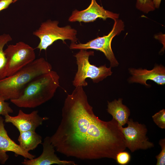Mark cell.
Instances as JSON below:
<instances>
[{"label":"cell","mask_w":165,"mask_h":165,"mask_svg":"<svg viewBox=\"0 0 165 165\" xmlns=\"http://www.w3.org/2000/svg\"><path fill=\"white\" fill-rule=\"evenodd\" d=\"M52 70L51 65L44 58L35 60L13 75L0 80V95L6 101L17 99L33 79Z\"/></svg>","instance_id":"3957f363"},{"label":"cell","mask_w":165,"mask_h":165,"mask_svg":"<svg viewBox=\"0 0 165 165\" xmlns=\"http://www.w3.org/2000/svg\"><path fill=\"white\" fill-rule=\"evenodd\" d=\"M122 101V99L119 98L111 102L108 101L107 109L108 112L118 123L119 127L127 123L130 113L129 109L123 104Z\"/></svg>","instance_id":"5bb4252c"},{"label":"cell","mask_w":165,"mask_h":165,"mask_svg":"<svg viewBox=\"0 0 165 165\" xmlns=\"http://www.w3.org/2000/svg\"><path fill=\"white\" fill-rule=\"evenodd\" d=\"M111 31L106 35L97 37L85 43L76 44L72 42L70 46L72 50H87L94 49L102 52L110 62L111 67L117 66L119 63L115 58L111 48V42L113 38L119 34L124 29V24L123 21L116 19Z\"/></svg>","instance_id":"8992f818"},{"label":"cell","mask_w":165,"mask_h":165,"mask_svg":"<svg viewBox=\"0 0 165 165\" xmlns=\"http://www.w3.org/2000/svg\"><path fill=\"white\" fill-rule=\"evenodd\" d=\"M155 8H159L160 6L162 0H152Z\"/></svg>","instance_id":"603a6c76"},{"label":"cell","mask_w":165,"mask_h":165,"mask_svg":"<svg viewBox=\"0 0 165 165\" xmlns=\"http://www.w3.org/2000/svg\"><path fill=\"white\" fill-rule=\"evenodd\" d=\"M4 52L7 60L6 77L13 75L35 58L34 49L22 42L8 46Z\"/></svg>","instance_id":"52a82bcc"},{"label":"cell","mask_w":165,"mask_h":165,"mask_svg":"<svg viewBox=\"0 0 165 165\" xmlns=\"http://www.w3.org/2000/svg\"><path fill=\"white\" fill-rule=\"evenodd\" d=\"M60 77L51 70L38 76L25 87L17 98L11 102L19 107L35 108L50 100L59 86Z\"/></svg>","instance_id":"7a4b0ae2"},{"label":"cell","mask_w":165,"mask_h":165,"mask_svg":"<svg viewBox=\"0 0 165 165\" xmlns=\"http://www.w3.org/2000/svg\"><path fill=\"white\" fill-rule=\"evenodd\" d=\"M59 22L50 20L41 24L39 28L33 32V35L40 40L37 48L40 51L46 50L47 48L58 40L64 42L65 40H69L72 42H76L77 31L70 25L59 27Z\"/></svg>","instance_id":"5b68a950"},{"label":"cell","mask_w":165,"mask_h":165,"mask_svg":"<svg viewBox=\"0 0 165 165\" xmlns=\"http://www.w3.org/2000/svg\"><path fill=\"white\" fill-rule=\"evenodd\" d=\"M159 144L161 148L160 153L156 156L157 160L156 165H165V139H161Z\"/></svg>","instance_id":"ffe728a7"},{"label":"cell","mask_w":165,"mask_h":165,"mask_svg":"<svg viewBox=\"0 0 165 165\" xmlns=\"http://www.w3.org/2000/svg\"><path fill=\"white\" fill-rule=\"evenodd\" d=\"M80 50L74 55L78 66L77 72L72 82L74 86H87L88 83L86 79L87 78H90L93 82L97 83L112 75L111 67L107 68L105 65L97 67L90 64L89 57L94 55V51Z\"/></svg>","instance_id":"277c9868"},{"label":"cell","mask_w":165,"mask_h":165,"mask_svg":"<svg viewBox=\"0 0 165 165\" xmlns=\"http://www.w3.org/2000/svg\"><path fill=\"white\" fill-rule=\"evenodd\" d=\"M119 14L105 10L99 5L96 0H91L89 6L81 11L76 9L72 12L68 19L70 22L78 21L87 23L93 22L97 19H102L104 20L110 18L114 20L119 18Z\"/></svg>","instance_id":"9c48e42d"},{"label":"cell","mask_w":165,"mask_h":165,"mask_svg":"<svg viewBox=\"0 0 165 165\" xmlns=\"http://www.w3.org/2000/svg\"><path fill=\"white\" fill-rule=\"evenodd\" d=\"M127 127H120L126 146L131 152L139 149H146L154 146L146 136L147 130L145 125L129 119Z\"/></svg>","instance_id":"ba28073f"},{"label":"cell","mask_w":165,"mask_h":165,"mask_svg":"<svg viewBox=\"0 0 165 165\" xmlns=\"http://www.w3.org/2000/svg\"><path fill=\"white\" fill-rule=\"evenodd\" d=\"M129 71L132 75L129 79L131 82L139 83L148 86L146 81L150 80L159 85L165 83V69L162 66H156L151 70L131 68Z\"/></svg>","instance_id":"4fadbf2b"},{"label":"cell","mask_w":165,"mask_h":165,"mask_svg":"<svg viewBox=\"0 0 165 165\" xmlns=\"http://www.w3.org/2000/svg\"><path fill=\"white\" fill-rule=\"evenodd\" d=\"M4 119L0 116V163L4 164L9 156L6 152H14L16 156L20 155L26 159H31L35 156L23 149L19 145L16 143L10 138L6 130Z\"/></svg>","instance_id":"8fae6325"},{"label":"cell","mask_w":165,"mask_h":165,"mask_svg":"<svg viewBox=\"0 0 165 165\" xmlns=\"http://www.w3.org/2000/svg\"><path fill=\"white\" fill-rule=\"evenodd\" d=\"M49 119L47 117L40 116L37 110L26 114L20 110L18 115L16 116H11L9 114L5 115L4 120L6 123H11L20 133L28 130L35 131L44 121Z\"/></svg>","instance_id":"30bf717a"},{"label":"cell","mask_w":165,"mask_h":165,"mask_svg":"<svg viewBox=\"0 0 165 165\" xmlns=\"http://www.w3.org/2000/svg\"><path fill=\"white\" fill-rule=\"evenodd\" d=\"M5 101L2 97L0 95V116L1 115L5 116L13 112L9 103Z\"/></svg>","instance_id":"44dd1931"},{"label":"cell","mask_w":165,"mask_h":165,"mask_svg":"<svg viewBox=\"0 0 165 165\" xmlns=\"http://www.w3.org/2000/svg\"><path fill=\"white\" fill-rule=\"evenodd\" d=\"M153 120L160 128H165V110L163 109L156 113L152 116Z\"/></svg>","instance_id":"ac0fdd59"},{"label":"cell","mask_w":165,"mask_h":165,"mask_svg":"<svg viewBox=\"0 0 165 165\" xmlns=\"http://www.w3.org/2000/svg\"><path fill=\"white\" fill-rule=\"evenodd\" d=\"M18 0H13V3H14L16 2Z\"/></svg>","instance_id":"cb8c5ba5"},{"label":"cell","mask_w":165,"mask_h":165,"mask_svg":"<svg viewBox=\"0 0 165 165\" xmlns=\"http://www.w3.org/2000/svg\"><path fill=\"white\" fill-rule=\"evenodd\" d=\"M130 159L131 156L129 153L123 151L117 153L115 160L119 164L125 165L127 164L130 162Z\"/></svg>","instance_id":"d6986e66"},{"label":"cell","mask_w":165,"mask_h":165,"mask_svg":"<svg viewBox=\"0 0 165 165\" xmlns=\"http://www.w3.org/2000/svg\"><path fill=\"white\" fill-rule=\"evenodd\" d=\"M13 0H0V11L8 8Z\"/></svg>","instance_id":"7402d4cb"},{"label":"cell","mask_w":165,"mask_h":165,"mask_svg":"<svg viewBox=\"0 0 165 165\" xmlns=\"http://www.w3.org/2000/svg\"><path fill=\"white\" fill-rule=\"evenodd\" d=\"M68 94L62 119L50 140L57 152L81 160L108 158L115 160L126 149L118 123L100 119L94 114L83 87Z\"/></svg>","instance_id":"6da1fadb"},{"label":"cell","mask_w":165,"mask_h":165,"mask_svg":"<svg viewBox=\"0 0 165 165\" xmlns=\"http://www.w3.org/2000/svg\"><path fill=\"white\" fill-rule=\"evenodd\" d=\"M43 151L40 156L31 159H25L21 163L24 165H76L73 161L61 160L55 154V148L50 140V137H46L42 143Z\"/></svg>","instance_id":"7c38bea8"},{"label":"cell","mask_w":165,"mask_h":165,"mask_svg":"<svg viewBox=\"0 0 165 165\" xmlns=\"http://www.w3.org/2000/svg\"><path fill=\"white\" fill-rule=\"evenodd\" d=\"M18 140L21 148L29 152L42 143V138L35 131L28 130L20 132Z\"/></svg>","instance_id":"9a60e30c"},{"label":"cell","mask_w":165,"mask_h":165,"mask_svg":"<svg viewBox=\"0 0 165 165\" xmlns=\"http://www.w3.org/2000/svg\"><path fill=\"white\" fill-rule=\"evenodd\" d=\"M12 38L9 34L0 35V80L6 77L7 60L3 48Z\"/></svg>","instance_id":"2e32d148"},{"label":"cell","mask_w":165,"mask_h":165,"mask_svg":"<svg viewBox=\"0 0 165 165\" xmlns=\"http://www.w3.org/2000/svg\"><path fill=\"white\" fill-rule=\"evenodd\" d=\"M136 7L137 9L145 13L153 11L155 9L152 0H137Z\"/></svg>","instance_id":"e0dca14e"}]
</instances>
